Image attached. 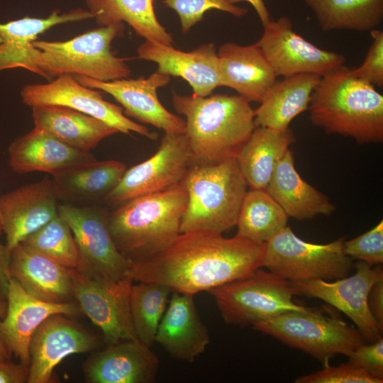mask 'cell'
<instances>
[{
    "instance_id": "22",
    "label": "cell",
    "mask_w": 383,
    "mask_h": 383,
    "mask_svg": "<svg viewBox=\"0 0 383 383\" xmlns=\"http://www.w3.org/2000/svg\"><path fill=\"white\" fill-rule=\"evenodd\" d=\"M155 342L173 358L193 362L210 343L194 296L172 292L159 324Z\"/></svg>"
},
{
    "instance_id": "8",
    "label": "cell",
    "mask_w": 383,
    "mask_h": 383,
    "mask_svg": "<svg viewBox=\"0 0 383 383\" xmlns=\"http://www.w3.org/2000/svg\"><path fill=\"white\" fill-rule=\"evenodd\" d=\"M283 343L309 354L323 367L335 355L349 356L365 344L358 330L344 321L312 308L283 313L252 326Z\"/></svg>"
},
{
    "instance_id": "32",
    "label": "cell",
    "mask_w": 383,
    "mask_h": 383,
    "mask_svg": "<svg viewBox=\"0 0 383 383\" xmlns=\"http://www.w3.org/2000/svg\"><path fill=\"white\" fill-rule=\"evenodd\" d=\"M324 31H370L383 20V0H305Z\"/></svg>"
},
{
    "instance_id": "9",
    "label": "cell",
    "mask_w": 383,
    "mask_h": 383,
    "mask_svg": "<svg viewBox=\"0 0 383 383\" xmlns=\"http://www.w3.org/2000/svg\"><path fill=\"white\" fill-rule=\"evenodd\" d=\"M344 242L341 238L326 244L311 243L287 226L265 243L263 267L289 281L342 279L353 267Z\"/></svg>"
},
{
    "instance_id": "13",
    "label": "cell",
    "mask_w": 383,
    "mask_h": 383,
    "mask_svg": "<svg viewBox=\"0 0 383 383\" xmlns=\"http://www.w3.org/2000/svg\"><path fill=\"white\" fill-rule=\"evenodd\" d=\"M355 273L335 282L322 279L290 281L295 295L320 299L348 316L365 340L381 338L383 328L372 314L368 295L372 285L383 277L382 266L372 267L365 262L355 265Z\"/></svg>"
},
{
    "instance_id": "41",
    "label": "cell",
    "mask_w": 383,
    "mask_h": 383,
    "mask_svg": "<svg viewBox=\"0 0 383 383\" xmlns=\"http://www.w3.org/2000/svg\"><path fill=\"white\" fill-rule=\"evenodd\" d=\"M349 363L383 379V339L361 345L348 356Z\"/></svg>"
},
{
    "instance_id": "29",
    "label": "cell",
    "mask_w": 383,
    "mask_h": 383,
    "mask_svg": "<svg viewBox=\"0 0 383 383\" xmlns=\"http://www.w3.org/2000/svg\"><path fill=\"white\" fill-rule=\"evenodd\" d=\"M321 77L316 74H299L276 81L255 110L256 126L277 131L289 128L294 118L309 110Z\"/></svg>"
},
{
    "instance_id": "36",
    "label": "cell",
    "mask_w": 383,
    "mask_h": 383,
    "mask_svg": "<svg viewBox=\"0 0 383 383\" xmlns=\"http://www.w3.org/2000/svg\"><path fill=\"white\" fill-rule=\"evenodd\" d=\"M93 18L94 16L89 10L77 9L62 13L54 11L47 18L24 17L0 23V43L26 45L35 41L38 35L54 26Z\"/></svg>"
},
{
    "instance_id": "14",
    "label": "cell",
    "mask_w": 383,
    "mask_h": 383,
    "mask_svg": "<svg viewBox=\"0 0 383 383\" xmlns=\"http://www.w3.org/2000/svg\"><path fill=\"white\" fill-rule=\"evenodd\" d=\"M23 103L30 106L55 105L67 107L96 118L118 133L135 132L150 139L157 135L147 127L134 122L123 109L106 101L101 92L78 82L73 74H62L46 84L26 85L21 91Z\"/></svg>"
},
{
    "instance_id": "23",
    "label": "cell",
    "mask_w": 383,
    "mask_h": 383,
    "mask_svg": "<svg viewBox=\"0 0 383 383\" xmlns=\"http://www.w3.org/2000/svg\"><path fill=\"white\" fill-rule=\"evenodd\" d=\"M70 270L23 243L10 255V277L30 295L48 302L74 299Z\"/></svg>"
},
{
    "instance_id": "45",
    "label": "cell",
    "mask_w": 383,
    "mask_h": 383,
    "mask_svg": "<svg viewBox=\"0 0 383 383\" xmlns=\"http://www.w3.org/2000/svg\"><path fill=\"white\" fill-rule=\"evenodd\" d=\"M231 4H235L240 1L249 3L255 10L262 26L267 24L270 21V16L264 0H226Z\"/></svg>"
},
{
    "instance_id": "46",
    "label": "cell",
    "mask_w": 383,
    "mask_h": 383,
    "mask_svg": "<svg viewBox=\"0 0 383 383\" xmlns=\"http://www.w3.org/2000/svg\"><path fill=\"white\" fill-rule=\"evenodd\" d=\"M7 309L6 300H0V321L5 316ZM11 355L8 350L0 335V360L10 359Z\"/></svg>"
},
{
    "instance_id": "39",
    "label": "cell",
    "mask_w": 383,
    "mask_h": 383,
    "mask_svg": "<svg viewBox=\"0 0 383 383\" xmlns=\"http://www.w3.org/2000/svg\"><path fill=\"white\" fill-rule=\"evenodd\" d=\"M296 383H382L379 379L349 362L337 367L328 365L321 370L298 377Z\"/></svg>"
},
{
    "instance_id": "44",
    "label": "cell",
    "mask_w": 383,
    "mask_h": 383,
    "mask_svg": "<svg viewBox=\"0 0 383 383\" xmlns=\"http://www.w3.org/2000/svg\"><path fill=\"white\" fill-rule=\"evenodd\" d=\"M2 226L0 221V300H6L10 282L9 262L10 255L5 245L1 241Z\"/></svg>"
},
{
    "instance_id": "43",
    "label": "cell",
    "mask_w": 383,
    "mask_h": 383,
    "mask_svg": "<svg viewBox=\"0 0 383 383\" xmlns=\"http://www.w3.org/2000/svg\"><path fill=\"white\" fill-rule=\"evenodd\" d=\"M368 306L376 321L383 328V277L372 285L368 295Z\"/></svg>"
},
{
    "instance_id": "5",
    "label": "cell",
    "mask_w": 383,
    "mask_h": 383,
    "mask_svg": "<svg viewBox=\"0 0 383 383\" xmlns=\"http://www.w3.org/2000/svg\"><path fill=\"white\" fill-rule=\"evenodd\" d=\"M314 126L360 143L383 140V96L345 65L322 76L309 107Z\"/></svg>"
},
{
    "instance_id": "33",
    "label": "cell",
    "mask_w": 383,
    "mask_h": 383,
    "mask_svg": "<svg viewBox=\"0 0 383 383\" xmlns=\"http://www.w3.org/2000/svg\"><path fill=\"white\" fill-rule=\"evenodd\" d=\"M288 218L265 189H250L240 206L235 235L265 243L287 226Z\"/></svg>"
},
{
    "instance_id": "24",
    "label": "cell",
    "mask_w": 383,
    "mask_h": 383,
    "mask_svg": "<svg viewBox=\"0 0 383 383\" xmlns=\"http://www.w3.org/2000/svg\"><path fill=\"white\" fill-rule=\"evenodd\" d=\"M217 53L221 87L234 89L249 102L260 103L277 76L259 45L228 42Z\"/></svg>"
},
{
    "instance_id": "42",
    "label": "cell",
    "mask_w": 383,
    "mask_h": 383,
    "mask_svg": "<svg viewBox=\"0 0 383 383\" xmlns=\"http://www.w3.org/2000/svg\"><path fill=\"white\" fill-rule=\"evenodd\" d=\"M28 375L29 367L10 359L0 360V383L27 382Z\"/></svg>"
},
{
    "instance_id": "18",
    "label": "cell",
    "mask_w": 383,
    "mask_h": 383,
    "mask_svg": "<svg viewBox=\"0 0 383 383\" xmlns=\"http://www.w3.org/2000/svg\"><path fill=\"white\" fill-rule=\"evenodd\" d=\"M6 301V315L0 321V335L11 355L28 367L30 363V340L39 326L52 315L73 316L81 312L77 302L52 303L38 299L11 277Z\"/></svg>"
},
{
    "instance_id": "30",
    "label": "cell",
    "mask_w": 383,
    "mask_h": 383,
    "mask_svg": "<svg viewBox=\"0 0 383 383\" xmlns=\"http://www.w3.org/2000/svg\"><path fill=\"white\" fill-rule=\"evenodd\" d=\"M292 130L257 126L235 157L250 189H265L276 166L295 142Z\"/></svg>"
},
{
    "instance_id": "25",
    "label": "cell",
    "mask_w": 383,
    "mask_h": 383,
    "mask_svg": "<svg viewBox=\"0 0 383 383\" xmlns=\"http://www.w3.org/2000/svg\"><path fill=\"white\" fill-rule=\"evenodd\" d=\"M8 154L9 166L15 172H44L52 176L95 160L89 152L71 147L35 127L14 140Z\"/></svg>"
},
{
    "instance_id": "31",
    "label": "cell",
    "mask_w": 383,
    "mask_h": 383,
    "mask_svg": "<svg viewBox=\"0 0 383 383\" xmlns=\"http://www.w3.org/2000/svg\"><path fill=\"white\" fill-rule=\"evenodd\" d=\"M87 5L101 26L126 22L147 40L172 45L171 34L155 15L153 0H87Z\"/></svg>"
},
{
    "instance_id": "28",
    "label": "cell",
    "mask_w": 383,
    "mask_h": 383,
    "mask_svg": "<svg viewBox=\"0 0 383 383\" xmlns=\"http://www.w3.org/2000/svg\"><path fill=\"white\" fill-rule=\"evenodd\" d=\"M32 116L35 128L83 151L89 152L104 138L118 133L96 118L61 106H33Z\"/></svg>"
},
{
    "instance_id": "12",
    "label": "cell",
    "mask_w": 383,
    "mask_h": 383,
    "mask_svg": "<svg viewBox=\"0 0 383 383\" xmlns=\"http://www.w3.org/2000/svg\"><path fill=\"white\" fill-rule=\"evenodd\" d=\"M192 165L184 133H165L157 152L145 161L127 169L104 200L119 206L134 197L178 186Z\"/></svg>"
},
{
    "instance_id": "34",
    "label": "cell",
    "mask_w": 383,
    "mask_h": 383,
    "mask_svg": "<svg viewBox=\"0 0 383 383\" xmlns=\"http://www.w3.org/2000/svg\"><path fill=\"white\" fill-rule=\"evenodd\" d=\"M172 291L165 284L138 282L131 290V318L137 339L151 348Z\"/></svg>"
},
{
    "instance_id": "16",
    "label": "cell",
    "mask_w": 383,
    "mask_h": 383,
    "mask_svg": "<svg viewBox=\"0 0 383 383\" xmlns=\"http://www.w3.org/2000/svg\"><path fill=\"white\" fill-rule=\"evenodd\" d=\"M82 85L101 90L112 96L123 107L124 114L142 123L152 125L165 133H184L185 121L170 112L161 104L157 89L166 86L171 77L157 71L148 77L101 81L74 75Z\"/></svg>"
},
{
    "instance_id": "40",
    "label": "cell",
    "mask_w": 383,
    "mask_h": 383,
    "mask_svg": "<svg viewBox=\"0 0 383 383\" xmlns=\"http://www.w3.org/2000/svg\"><path fill=\"white\" fill-rule=\"evenodd\" d=\"M372 42L363 62L350 69L353 76L373 86H383V31L370 30Z\"/></svg>"
},
{
    "instance_id": "38",
    "label": "cell",
    "mask_w": 383,
    "mask_h": 383,
    "mask_svg": "<svg viewBox=\"0 0 383 383\" xmlns=\"http://www.w3.org/2000/svg\"><path fill=\"white\" fill-rule=\"evenodd\" d=\"M345 254L370 266L383 262V221L366 233L344 242Z\"/></svg>"
},
{
    "instance_id": "27",
    "label": "cell",
    "mask_w": 383,
    "mask_h": 383,
    "mask_svg": "<svg viewBox=\"0 0 383 383\" xmlns=\"http://www.w3.org/2000/svg\"><path fill=\"white\" fill-rule=\"evenodd\" d=\"M126 166L118 160H96L74 165L52 176L54 191L62 204L77 206L104 199L118 184Z\"/></svg>"
},
{
    "instance_id": "15",
    "label": "cell",
    "mask_w": 383,
    "mask_h": 383,
    "mask_svg": "<svg viewBox=\"0 0 383 383\" xmlns=\"http://www.w3.org/2000/svg\"><path fill=\"white\" fill-rule=\"evenodd\" d=\"M263 27V33L256 43L277 77L299 74L322 77L345 64L343 55L318 48L296 33L287 16L270 20Z\"/></svg>"
},
{
    "instance_id": "21",
    "label": "cell",
    "mask_w": 383,
    "mask_h": 383,
    "mask_svg": "<svg viewBox=\"0 0 383 383\" xmlns=\"http://www.w3.org/2000/svg\"><path fill=\"white\" fill-rule=\"evenodd\" d=\"M158 369L157 355L138 340L110 344L83 366L89 383H152Z\"/></svg>"
},
{
    "instance_id": "35",
    "label": "cell",
    "mask_w": 383,
    "mask_h": 383,
    "mask_svg": "<svg viewBox=\"0 0 383 383\" xmlns=\"http://www.w3.org/2000/svg\"><path fill=\"white\" fill-rule=\"evenodd\" d=\"M21 243L67 268L77 267L79 255L73 234L59 214Z\"/></svg>"
},
{
    "instance_id": "19",
    "label": "cell",
    "mask_w": 383,
    "mask_h": 383,
    "mask_svg": "<svg viewBox=\"0 0 383 383\" xmlns=\"http://www.w3.org/2000/svg\"><path fill=\"white\" fill-rule=\"evenodd\" d=\"M57 201L47 177L0 196V221L9 255L16 245L58 215Z\"/></svg>"
},
{
    "instance_id": "11",
    "label": "cell",
    "mask_w": 383,
    "mask_h": 383,
    "mask_svg": "<svg viewBox=\"0 0 383 383\" xmlns=\"http://www.w3.org/2000/svg\"><path fill=\"white\" fill-rule=\"evenodd\" d=\"M70 273L74 299L81 312L101 330L108 345L138 340L130 307L133 280L129 276L111 281L88 277L74 269Z\"/></svg>"
},
{
    "instance_id": "26",
    "label": "cell",
    "mask_w": 383,
    "mask_h": 383,
    "mask_svg": "<svg viewBox=\"0 0 383 383\" xmlns=\"http://www.w3.org/2000/svg\"><path fill=\"white\" fill-rule=\"evenodd\" d=\"M265 191L283 209L288 217L299 221L318 215L328 216L335 210L328 196L300 176L290 150L278 162Z\"/></svg>"
},
{
    "instance_id": "1",
    "label": "cell",
    "mask_w": 383,
    "mask_h": 383,
    "mask_svg": "<svg viewBox=\"0 0 383 383\" xmlns=\"http://www.w3.org/2000/svg\"><path fill=\"white\" fill-rule=\"evenodd\" d=\"M265 243L235 235L194 231L181 233L165 250L130 265L133 282L165 284L194 296L240 279L263 267Z\"/></svg>"
},
{
    "instance_id": "37",
    "label": "cell",
    "mask_w": 383,
    "mask_h": 383,
    "mask_svg": "<svg viewBox=\"0 0 383 383\" xmlns=\"http://www.w3.org/2000/svg\"><path fill=\"white\" fill-rule=\"evenodd\" d=\"M179 16L182 31L184 33L201 21L207 11L215 9L240 18L248 13L245 8L231 4L226 0H162Z\"/></svg>"
},
{
    "instance_id": "7",
    "label": "cell",
    "mask_w": 383,
    "mask_h": 383,
    "mask_svg": "<svg viewBox=\"0 0 383 383\" xmlns=\"http://www.w3.org/2000/svg\"><path fill=\"white\" fill-rule=\"evenodd\" d=\"M225 322L245 326L308 307L293 301L291 282L260 268L209 292Z\"/></svg>"
},
{
    "instance_id": "20",
    "label": "cell",
    "mask_w": 383,
    "mask_h": 383,
    "mask_svg": "<svg viewBox=\"0 0 383 383\" xmlns=\"http://www.w3.org/2000/svg\"><path fill=\"white\" fill-rule=\"evenodd\" d=\"M137 52L140 59L155 62L157 72L186 80L194 95L207 96L221 87L218 53L212 43L184 52L145 40Z\"/></svg>"
},
{
    "instance_id": "3",
    "label": "cell",
    "mask_w": 383,
    "mask_h": 383,
    "mask_svg": "<svg viewBox=\"0 0 383 383\" xmlns=\"http://www.w3.org/2000/svg\"><path fill=\"white\" fill-rule=\"evenodd\" d=\"M174 110L186 117L184 135L192 165L235 158L254 129L255 110L239 95H172Z\"/></svg>"
},
{
    "instance_id": "4",
    "label": "cell",
    "mask_w": 383,
    "mask_h": 383,
    "mask_svg": "<svg viewBox=\"0 0 383 383\" xmlns=\"http://www.w3.org/2000/svg\"><path fill=\"white\" fill-rule=\"evenodd\" d=\"M188 194L182 184L140 195L109 213L110 233L120 253L132 264L167 248L180 234Z\"/></svg>"
},
{
    "instance_id": "17",
    "label": "cell",
    "mask_w": 383,
    "mask_h": 383,
    "mask_svg": "<svg viewBox=\"0 0 383 383\" xmlns=\"http://www.w3.org/2000/svg\"><path fill=\"white\" fill-rule=\"evenodd\" d=\"M55 314L45 319L30 343V363L28 383L53 382L54 370L67 356L91 351L98 338L65 317Z\"/></svg>"
},
{
    "instance_id": "2",
    "label": "cell",
    "mask_w": 383,
    "mask_h": 383,
    "mask_svg": "<svg viewBox=\"0 0 383 383\" xmlns=\"http://www.w3.org/2000/svg\"><path fill=\"white\" fill-rule=\"evenodd\" d=\"M122 23L101 26L66 41L35 40L26 45L0 43V71L22 67L50 80L62 74L108 82L125 79L131 71L111 51Z\"/></svg>"
},
{
    "instance_id": "10",
    "label": "cell",
    "mask_w": 383,
    "mask_h": 383,
    "mask_svg": "<svg viewBox=\"0 0 383 383\" xmlns=\"http://www.w3.org/2000/svg\"><path fill=\"white\" fill-rule=\"evenodd\" d=\"M109 213L97 205L58 204V214L69 225L77 245L74 270L90 278L118 281L128 276L130 263L111 237Z\"/></svg>"
},
{
    "instance_id": "6",
    "label": "cell",
    "mask_w": 383,
    "mask_h": 383,
    "mask_svg": "<svg viewBox=\"0 0 383 383\" xmlns=\"http://www.w3.org/2000/svg\"><path fill=\"white\" fill-rule=\"evenodd\" d=\"M181 184L188 201L180 233L205 231L222 234L236 226L248 186L235 158L192 165Z\"/></svg>"
}]
</instances>
